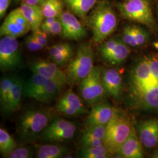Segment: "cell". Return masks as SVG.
<instances>
[{"mask_svg": "<svg viewBox=\"0 0 158 158\" xmlns=\"http://www.w3.org/2000/svg\"><path fill=\"white\" fill-rule=\"evenodd\" d=\"M125 102L131 110L158 113V54L136 59L127 72Z\"/></svg>", "mask_w": 158, "mask_h": 158, "instance_id": "obj_1", "label": "cell"}, {"mask_svg": "<svg viewBox=\"0 0 158 158\" xmlns=\"http://www.w3.org/2000/svg\"><path fill=\"white\" fill-rule=\"evenodd\" d=\"M86 21L93 32L95 44H102L117 27V17L107 2H100L88 15Z\"/></svg>", "mask_w": 158, "mask_h": 158, "instance_id": "obj_2", "label": "cell"}, {"mask_svg": "<svg viewBox=\"0 0 158 158\" xmlns=\"http://www.w3.org/2000/svg\"><path fill=\"white\" fill-rule=\"evenodd\" d=\"M94 52L90 43L80 46L75 56L69 62L65 70L67 85L74 86L90 73L94 67Z\"/></svg>", "mask_w": 158, "mask_h": 158, "instance_id": "obj_3", "label": "cell"}, {"mask_svg": "<svg viewBox=\"0 0 158 158\" xmlns=\"http://www.w3.org/2000/svg\"><path fill=\"white\" fill-rule=\"evenodd\" d=\"M51 115L43 110L30 109L20 116L18 132L19 138L25 142H31L40 136L51 123Z\"/></svg>", "mask_w": 158, "mask_h": 158, "instance_id": "obj_4", "label": "cell"}, {"mask_svg": "<svg viewBox=\"0 0 158 158\" xmlns=\"http://www.w3.org/2000/svg\"><path fill=\"white\" fill-rule=\"evenodd\" d=\"M132 128L129 118L119 112L108 123L104 143L111 155L117 154L119 148L130 135Z\"/></svg>", "mask_w": 158, "mask_h": 158, "instance_id": "obj_5", "label": "cell"}, {"mask_svg": "<svg viewBox=\"0 0 158 158\" xmlns=\"http://www.w3.org/2000/svg\"><path fill=\"white\" fill-rule=\"evenodd\" d=\"M118 6L123 18L141 24L153 31H156L155 17L148 0H125Z\"/></svg>", "mask_w": 158, "mask_h": 158, "instance_id": "obj_6", "label": "cell"}, {"mask_svg": "<svg viewBox=\"0 0 158 158\" xmlns=\"http://www.w3.org/2000/svg\"><path fill=\"white\" fill-rule=\"evenodd\" d=\"M61 91L53 81L33 73L23 84V96L34 98L37 102L47 103L56 98Z\"/></svg>", "mask_w": 158, "mask_h": 158, "instance_id": "obj_7", "label": "cell"}, {"mask_svg": "<svg viewBox=\"0 0 158 158\" xmlns=\"http://www.w3.org/2000/svg\"><path fill=\"white\" fill-rule=\"evenodd\" d=\"M79 91L81 98L90 106L102 102L106 93L102 83L100 68L94 66L90 73L79 83Z\"/></svg>", "mask_w": 158, "mask_h": 158, "instance_id": "obj_8", "label": "cell"}, {"mask_svg": "<svg viewBox=\"0 0 158 158\" xmlns=\"http://www.w3.org/2000/svg\"><path fill=\"white\" fill-rule=\"evenodd\" d=\"M98 52L106 62L117 66L121 64L127 59L130 53V47L121 38H111L102 42Z\"/></svg>", "mask_w": 158, "mask_h": 158, "instance_id": "obj_9", "label": "cell"}, {"mask_svg": "<svg viewBox=\"0 0 158 158\" xmlns=\"http://www.w3.org/2000/svg\"><path fill=\"white\" fill-rule=\"evenodd\" d=\"M22 58L16 38L2 36L0 40V69L1 71L13 70L21 66Z\"/></svg>", "mask_w": 158, "mask_h": 158, "instance_id": "obj_10", "label": "cell"}, {"mask_svg": "<svg viewBox=\"0 0 158 158\" xmlns=\"http://www.w3.org/2000/svg\"><path fill=\"white\" fill-rule=\"evenodd\" d=\"M76 127L73 123L62 118H56L49 123L40 135L45 142H62L73 138Z\"/></svg>", "mask_w": 158, "mask_h": 158, "instance_id": "obj_11", "label": "cell"}, {"mask_svg": "<svg viewBox=\"0 0 158 158\" xmlns=\"http://www.w3.org/2000/svg\"><path fill=\"white\" fill-rule=\"evenodd\" d=\"M31 27L24 17L20 7L12 11L4 19L0 28V35L19 38L27 34Z\"/></svg>", "mask_w": 158, "mask_h": 158, "instance_id": "obj_12", "label": "cell"}, {"mask_svg": "<svg viewBox=\"0 0 158 158\" xmlns=\"http://www.w3.org/2000/svg\"><path fill=\"white\" fill-rule=\"evenodd\" d=\"M29 68L32 73L38 74L43 77L55 83L62 90L67 85L64 72L53 62L39 59L31 63Z\"/></svg>", "mask_w": 158, "mask_h": 158, "instance_id": "obj_13", "label": "cell"}, {"mask_svg": "<svg viewBox=\"0 0 158 158\" xmlns=\"http://www.w3.org/2000/svg\"><path fill=\"white\" fill-rule=\"evenodd\" d=\"M102 81L106 94L116 102H120L124 91L123 77L115 69H107L102 72Z\"/></svg>", "mask_w": 158, "mask_h": 158, "instance_id": "obj_14", "label": "cell"}, {"mask_svg": "<svg viewBox=\"0 0 158 158\" xmlns=\"http://www.w3.org/2000/svg\"><path fill=\"white\" fill-rule=\"evenodd\" d=\"M59 18L62 23V35L64 38L79 40L85 37L87 32L84 25L71 12L63 11Z\"/></svg>", "mask_w": 158, "mask_h": 158, "instance_id": "obj_15", "label": "cell"}, {"mask_svg": "<svg viewBox=\"0 0 158 158\" xmlns=\"http://www.w3.org/2000/svg\"><path fill=\"white\" fill-rule=\"evenodd\" d=\"M136 131L142 145L152 149L158 145V119L141 121L136 126Z\"/></svg>", "mask_w": 158, "mask_h": 158, "instance_id": "obj_16", "label": "cell"}, {"mask_svg": "<svg viewBox=\"0 0 158 158\" xmlns=\"http://www.w3.org/2000/svg\"><path fill=\"white\" fill-rule=\"evenodd\" d=\"M130 48H138L146 45L150 40L148 30L139 25H130L125 27L121 37Z\"/></svg>", "mask_w": 158, "mask_h": 158, "instance_id": "obj_17", "label": "cell"}, {"mask_svg": "<svg viewBox=\"0 0 158 158\" xmlns=\"http://www.w3.org/2000/svg\"><path fill=\"white\" fill-rule=\"evenodd\" d=\"M117 112L115 108L107 103L101 102L96 104L91 108L86 119L85 125L86 127L96 125H107Z\"/></svg>", "mask_w": 158, "mask_h": 158, "instance_id": "obj_18", "label": "cell"}, {"mask_svg": "<svg viewBox=\"0 0 158 158\" xmlns=\"http://www.w3.org/2000/svg\"><path fill=\"white\" fill-rule=\"evenodd\" d=\"M142 146L136 130L133 127L130 135L119 148L117 154L121 158H143Z\"/></svg>", "mask_w": 158, "mask_h": 158, "instance_id": "obj_19", "label": "cell"}, {"mask_svg": "<svg viewBox=\"0 0 158 158\" xmlns=\"http://www.w3.org/2000/svg\"><path fill=\"white\" fill-rule=\"evenodd\" d=\"M23 79L15 77L14 82L10 92L5 107L2 111L6 114L15 112L20 106L21 97L23 96Z\"/></svg>", "mask_w": 158, "mask_h": 158, "instance_id": "obj_20", "label": "cell"}, {"mask_svg": "<svg viewBox=\"0 0 158 158\" xmlns=\"http://www.w3.org/2000/svg\"><path fill=\"white\" fill-rule=\"evenodd\" d=\"M69 11L86 21L88 14L96 6L97 0H63Z\"/></svg>", "mask_w": 158, "mask_h": 158, "instance_id": "obj_21", "label": "cell"}, {"mask_svg": "<svg viewBox=\"0 0 158 158\" xmlns=\"http://www.w3.org/2000/svg\"><path fill=\"white\" fill-rule=\"evenodd\" d=\"M20 8L27 20L29 23L32 31L40 29L45 17L40 6H31L21 2Z\"/></svg>", "mask_w": 158, "mask_h": 158, "instance_id": "obj_22", "label": "cell"}, {"mask_svg": "<svg viewBox=\"0 0 158 158\" xmlns=\"http://www.w3.org/2000/svg\"><path fill=\"white\" fill-rule=\"evenodd\" d=\"M70 153L68 148L59 145L46 144L39 146L36 149L38 158H66Z\"/></svg>", "mask_w": 158, "mask_h": 158, "instance_id": "obj_23", "label": "cell"}, {"mask_svg": "<svg viewBox=\"0 0 158 158\" xmlns=\"http://www.w3.org/2000/svg\"><path fill=\"white\" fill-rule=\"evenodd\" d=\"M63 0H46L40 6L42 14L45 18H57L62 13L63 6Z\"/></svg>", "mask_w": 158, "mask_h": 158, "instance_id": "obj_24", "label": "cell"}, {"mask_svg": "<svg viewBox=\"0 0 158 158\" xmlns=\"http://www.w3.org/2000/svg\"><path fill=\"white\" fill-rule=\"evenodd\" d=\"M59 102H62L67 104L69 106L76 109V110L79 111L81 115H85L86 113H88V111L83 104L80 97L72 90L66 91L60 97Z\"/></svg>", "mask_w": 158, "mask_h": 158, "instance_id": "obj_25", "label": "cell"}, {"mask_svg": "<svg viewBox=\"0 0 158 158\" xmlns=\"http://www.w3.org/2000/svg\"><path fill=\"white\" fill-rule=\"evenodd\" d=\"M111 155L104 145L99 147H82L80 152V156L83 158H106Z\"/></svg>", "mask_w": 158, "mask_h": 158, "instance_id": "obj_26", "label": "cell"}, {"mask_svg": "<svg viewBox=\"0 0 158 158\" xmlns=\"http://www.w3.org/2000/svg\"><path fill=\"white\" fill-rule=\"evenodd\" d=\"M17 148V143L10 134L3 128L0 129V152L6 157Z\"/></svg>", "mask_w": 158, "mask_h": 158, "instance_id": "obj_27", "label": "cell"}, {"mask_svg": "<svg viewBox=\"0 0 158 158\" xmlns=\"http://www.w3.org/2000/svg\"><path fill=\"white\" fill-rule=\"evenodd\" d=\"M16 76H6L1 80L0 82V102L2 110L5 107L12 86Z\"/></svg>", "mask_w": 158, "mask_h": 158, "instance_id": "obj_28", "label": "cell"}, {"mask_svg": "<svg viewBox=\"0 0 158 158\" xmlns=\"http://www.w3.org/2000/svg\"><path fill=\"white\" fill-rule=\"evenodd\" d=\"M106 130V125H96L85 127L83 135L93 137L104 140Z\"/></svg>", "mask_w": 158, "mask_h": 158, "instance_id": "obj_29", "label": "cell"}, {"mask_svg": "<svg viewBox=\"0 0 158 158\" xmlns=\"http://www.w3.org/2000/svg\"><path fill=\"white\" fill-rule=\"evenodd\" d=\"M34 156V151L30 147L16 148L11 152L7 155L5 158H31Z\"/></svg>", "mask_w": 158, "mask_h": 158, "instance_id": "obj_30", "label": "cell"}, {"mask_svg": "<svg viewBox=\"0 0 158 158\" xmlns=\"http://www.w3.org/2000/svg\"><path fill=\"white\" fill-rule=\"evenodd\" d=\"M69 52H73V51L72 46L67 43L59 44L52 46L49 50V53L51 57Z\"/></svg>", "mask_w": 158, "mask_h": 158, "instance_id": "obj_31", "label": "cell"}, {"mask_svg": "<svg viewBox=\"0 0 158 158\" xmlns=\"http://www.w3.org/2000/svg\"><path fill=\"white\" fill-rule=\"evenodd\" d=\"M56 110L57 111L69 116H77L81 115L79 111L59 101L56 105Z\"/></svg>", "mask_w": 158, "mask_h": 158, "instance_id": "obj_32", "label": "cell"}, {"mask_svg": "<svg viewBox=\"0 0 158 158\" xmlns=\"http://www.w3.org/2000/svg\"><path fill=\"white\" fill-rule=\"evenodd\" d=\"M80 142L82 147H99L104 145V140L91 136L82 135Z\"/></svg>", "mask_w": 158, "mask_h": 158, "instance_id": "obj_33", "label": "cell"}, {"mask_svg": "<svg viewBox=\"0 0 158 158\" xmlns=\"http://www.w3.org/2000/svg\"><path fill=\"white\" fill-rule=\"evenodd\" d=\"M73 55V52H69L52 57L51 59L52 61L57 64L59 66H63L71 60Z\"/></svg>", "mask_w": 158, "mask_h": 158, "instance_id": "obj_34", "label": "cell"}, {"mask_svg": "<svg viewBox=\"0 0 158 158\" xmlns=\"http://www.w3.org/2000/svg\"><path fill=\"white\" fill-rule=\"evenodd\" d=\"M25 44L27 48L31 52L41 51L44 48L34 38V36L32 35H29L27 38L25 40Z\"/></svg>", "mask_w": 158, "mask_h": 158, "instance_id": "obj_35", "label": "cell"}, {"mask_svg": "<svg viewBox=\"0 0 158 158\" xmlns=\"http://www.w3.org/2000/svg\"><path fill=\"white\" fill-rule=\"evenodd\" d=\"M32 35L34 38L44 48L48 45V35L44 32L41 29L33 31Z\"/></svg>", "mask_w": 158, "mask_h": 158, "instance_id": "obj_36", "label": "cell"}, {"mask_svg": "<svg viewBox=\"0 0 158 158\" xmlns=\"http://www.w3.org/2000/svg\"><path fill=\"white\" fill-rule=\"evenodd\" d=\"M52 35H59L62 34V26L59 18H57L55 21L48 28Z\"/></svg>", "mask_w": 158, "mask_h": 158, "instance_id": "obj_37", "label": "cell"}, {"mask_svg": "<svg viewBox=\"0 0 158 158\" xmlns=\"http://www.w3.org/2000/svg\"><path fill=\"white\" fill-rule=\"evenodd\" d=\"M11 0H0V18L5 16L7 10L10 6Z\"/></svg>", "mask_w": 158, "mask_h": 158, "instance_id": "obj_38", "label": "cell"}, {"mask_svg": "<svg viewBox=\"0 0 158 158\" xmlns=\"http://www.w3.org/2000/svg\"><path fill=\"white\" fill-rule=\"evenodd\" d=\"M58 18V17H57ZM57 18L55 17H46L45 18L43 22L41 24V28H49L51 25V24L53 23Z\"/></svg>", "mask_w": 158, "mask_h": 158, "instance_id": "obj_39", "label": "cell"}, {"mask_svg": "<svg viewBox=\"0 0 158 158\" xmlns=\"http://www.w3.org/2000/svg\"><path fill=\"white\" fill-rule=\"evenodd\" d=\"M46 0H23L21 2H23L31 6H40Z\"/></svg>", "mask_w": 158, "mask_h": 158, "instance_id": "obj_40", "label": "cell"}, {"mask_svg": "<svg viewBox=\"0 0 158 158\" xmlns=\"http://www.w3.org/2000/svg\"><path fill=\"white\" fill-rule=\"evenodd\" d=\"M151 158H158V149H156L152 153V154L151 155Z\"/></svg>", "mask_w": 158, "mask_h": 158, "instance_id": "obj_41", "label": "cell"}, {"mask_svg": "<svg viewBox=\"0 0 158 158\" xmlns=\"http://www.w3.org/2000/svg\"><path fill=\"white\" fill-rule=\"evenodd\" d=\"M155 48H157V49H158V43H156V44H155Z\"/></svg>", "mask_w": 158, "mask_h": 158, "instance_id": "obj_42", "label": "cell"}, {"mask_svg": "<svg viewBox=\"0 0 158 158\" xmlns=\"http://www.w3.org/2000/svg\"><path fill=\"white\" fill-rule=\"evenodd\" d=\"M23 1V0H14V1H15V2H19V1Z\"/></svg>", "mask_w": 158, "mask_h": 158, "instance_id": "obj_43", "label": "cell"}]
</instances>
